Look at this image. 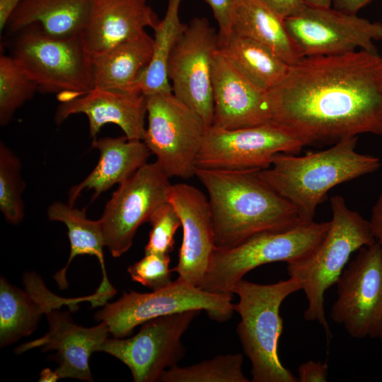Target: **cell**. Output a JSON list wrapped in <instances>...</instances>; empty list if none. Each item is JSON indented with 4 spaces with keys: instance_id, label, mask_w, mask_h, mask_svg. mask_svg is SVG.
I'll return each mask as SVG.
<instances>
[{
    "instance_id": "1",
    "label": "cell",
    "mask_w": 382,
    "mask_h": 382,
    "mask_svg": "<svg viewBox=\"0 0 382 382\" xmlns=\"http://www.w3.org/2000/svg\"><path fill=\"white\" fill-rule=\"evenodd\" d=\"M270 121L306 145L382 135V56L356 50L304 57L267 91Z\"/></svg>"
},
{
    "instance_id": "2",
    "label": "cell",
    "mask_w": 382,
    "mask_h": 382,
    "mask_svg": "<svg viewBox=\"0 0 382 382\" xmlns=\"http://www.w3.org/2000/svg\"><path fill=\"white\" fill-rule=\"evenodd\" d=\"M258 172L197 168L195 176L208 195L216 248H230L255 235L306 221Z\"/></svg>"
},
{
    "instance_id": "3",
    "label": "cell",
    "mask_w": 382,
    "mask_h": 382,
    "mask_svg": "<svg viewBox=\"0 0 382 382\" xmlns=\"http://www.w3.org/2000/svg\"><path fill=\"white\" fill-rule=\"evenodd\" d=\"M357 143V137H349L328 149L301 156L279 153L268 168L258 173L295 207L303 221H311L332 187L381 168L379 158L356 151Z\"/></svg>"
},
{
    "instance_id": "4",
    "label": "cell",
    "mask_w": 382,
    "mask_h": 382,
    "mask_svg": "<svg viewBox=\"0 0 382 382\" xmlns=\"http://www.w3.org/2000/svg\"><path fill=\"white\" fill-rule=\"evenodd\" d=\"M330 202L332 218L324 238L305 256L286 262L289 277L300 284L308 301L304 319L322 326L328 344L332 334L325 313V291L336 284L353 253L376 242L369 221L350 209L342 197H332Z\"/></svg>"
},
{
    "instance_id": "5",
    "label": "cell",
    "mask_w": 382,
    "mask_h": 382,
    "mask_svg": "<svg viewBox=\"0 0 382 382\" xmlns=\"http://www.w3.org/2000/svg\"><path fill=\"white\" fill-rule=\"evenodd\" d=\"M299 290H301L300 284L291 277L268 284L242 279L234 286L233 293L239 298L234 311L241 317L236 332L251 364L253 382H299L278 354L283 331L280 306Z\"/></svg>"
},
{
    "instance_id": "6",
    "label": "cell",
    "mask_w": 382,
    "mask_h": 382,
    "mask_svg": "<svg viewBox=\"0 0 382 382\" xmlns=\"http://www.w3.org/2000/svg\"><path fill=\"white\" fill-rule=\"evenodd\" d=\"M14 35L11 55L38 91L57 93L61 103L93 89L91 55L81 37H54L37 24Z\"/></svg>"
},
{
    "instance_id": "7",
    "label": "cell",
    "mask_w": 382,
    "mask_h": 382,
    "mask_svg": "<svg viewBox=\"0 0 382 382\" xmlns=\"http://www.w3.org/2000/svg\"><path fill=\"white\" fill-rule=\"evenodd\" d=\"M330 221H303L286 230L255 235L230 248H215L198 286L210 292L233 295L234 286L253 269L290 261L312 251L322 241Z\"/></svg>"
},
{
    "instance_id": "8",
    "label": "cell",
    "mask_w": 382,
    "mask_h": 382,
    "mask_svg": "<svg viewBox=\"0 0 382 382\" xmlns=\"http://www.w3.org/2000/svg\"><path fill=\"white\" fill-rule=\"evenodd\" d=\"M232 299L231 294L210 292L176 279L150 293L124 292L117 301L105 303L95 318L105 322L115 337L122 338L147 320L187 311H204L212 320L225 322L235 311Z\"/></svg>"
},
{
    "instance_id": "9",
    "label": "cell",
    "mask_w": 382,
    "mask_h": 382,
    "mask_svg": "<svg viewBox=\"0 0 382 382\" xmlns=\"http://www.w3.org/2000/svg\"><path fill=\"white\" fill-rule=\"evenodd\" d=\"M146 98L148 122L143 141L170 178L187 180L195 176L209 127L172 92Z\"/></svg>"
},
{
    "instance_id": "10",
    "label": "cell",
    "mask_w": 382,
    "mask_h": 382,
    "mask_svg": "<svg viewBox=\"0 0 382 382\" xmlns=\"http://www.w3.org/2000/svg\"><path fill=\"white\" fill-rule=\"evenodd\" d=\"M337 298L330 316L355 339L382 343V249L374 243L360 248L336 282Z\"/></svg>"
},
{
    "instance_id": "11",
    "label": "cell",
    "mask_w": 382,
    "mask_h": 382,
    "mask_svg": "<svg viewBox=\"0 0 382 382\" xmlns=\"http://www.w3.org/2000/svg\"><path fill=\"white\" fill-rule=\"evenodd\" d=\"M170 178L156 161L146 163L119 185L99 219L105 247L113 257L126 253L138 228L169 202Z\"/></svg>"
},
{
    "instance_id": "12",
    "label": "cell",
    "mask_w": 382,
    "mask_h": 382,
    "mask_svg": "<svg viewBox=\"0 0 382 382\" xmlns=\"http://www.w3.org/2000/svg\"><path fill=\"white\" fill-rule=\"evenodd\" d=\"M305 143L273 122L226 129L208 128L197 168L218 170H263L279 153L296 154Z\"/></svg>"
},
{
    "instance_id": "13",
    "label": "cell",
    "mask_w": 382,
    "mask_h": 382,
    "mask_svg": "<svg viewBox=\"0 0 382 382\" xmlns=\"http://www.w3.org/2000/svg\"><path fill=\"white\" fill-rule=\"evenodd\" d=\"M219 50L209 21L195 17L186 25L171 54L168 76L172 93L211 127L214 117L212 73Z\"/></svg>"
},
{
    "instance_id": "14",
    "label": "cell",
    "mask_w": 382,
    "mask_h": 382,
    "mask_svg": "<svg viewBox=\"0 0 382 382\" xmlns=\"http://www.w3.org/2000/svg\"><path fill=\"white\" fill-rule=\"evenodd\" d=\"M200 312L192 310L151 319L131 337L108 339L101 352L123 362L134 381H158L166 370L183 358L181 338Z\"/></svg>"
},
{
    "instance_id": "15",
    "label": "cell",
    "mask_w": 382,
    "mask_h": 382,
    "mask_svg": "<svg viewBox=\"0 0 382 382\" xmlns=\"http://www.w3.org/2000/svg\"><path fill=\"white\" fill-rule=\"evenodd\" d=\"M286 28L303 57L328 56L356 51L377 52L382 23L330 7L308 6L284 19Z\"/></svg>"
},
{
    "instance_id": "16",
    "label": "cell",
    "mask_w": 382,
    "mask_h": 382,
    "mask_svg": "<svg viewBox=\"0 0 382 382\" xmlns=\"http://www.w3.org/2000/svg\"><path fill=\"white\" fill-rule=\"evenodd\" d=\"M169 202L177 212L183 228L176 266L177 279L199 286L216 248L207 197L197 187L184 183L172 184Z\"/></svg>"
},
{
    "instance_id": "17",
    "label": "cell",
    "mask_w": 382,
    "mask_h": 382,
    "mask_svg": "<svg viewBox=\"0 0 382 382\" xmlns=\"http://www.w3.org/2000/svg\"><path fill=\"white\" fill-rule=\"evenodd\" d=\"M52 308L47 316L49 331L43 337L23 343L16 348L21 354L35 347L43 352L56 350L59 366L56 369L60 378H72L93 381L89 358L94 352H101L110 333L108 325L101 323L92 328L75 324L69 313Z\"/></svg>"
},
{
    "instance_id": "18",
    "label": "cell",
    "mask_w": 382,
    "mask_h": 382,
    "mask_svg": "<svg viewBox=\"0 0 382 382\" xmlns=\"http://www.w3.org/2000/svg\"><path fill=\"white\" fill-rule=\"evenodd\" d=\"M212 126L235 129L270 122L267 92L245 76L219 50L213 66Z\"/></svg>"
},
{
    "instance_id": "19",
    "label": "cell",
    "mask_w": 382,
    "mask_h": 382,
    "mask_svg": "<svg viewBox=\"0 0 382 382\" xmlns=\"http://www.w3.org/2000/svg\"><path fill=\"white\" fill-rule=\"evenodd\" d=\"M83 113L88 119L93 139L106 124L117 125L130 140H142L145 133L146 98L141 93L93 88L61 102L54 120L58 125L70 115Z\"/></svg>"
},
{
    "instance_id": "20",
    "label": "cell",
    "mask_w": 382,
    "mask_h": 382,
    "mask_svg": "<svg viewBox=\"0 0 382 382\" xmlns=\"http://www.w3.org/2000/svg\"><path fill=\"white\" fill-rule=\"evenodd\" d=\"M148 0H92L81 38L87 52L100 54L159 22Z\"/></svg>"
},
{
    "instance_id": "21",
    "label": "cell",
    "mask_w": 382,
    "mask_h": 382,
    "mask_svg": "<svg viewBox=\"0 0 382 382\" xmlns=\"http://www.w3.org/2000/svg\"><path fill=\"white\" fill-rule=\"evenodd\" d=\"M26 291L0 279V345H11L30 335L36 328L42 314L60 308L65 300L51 293L37 274L23 279Z\"/></svg>"
},
{
    "instance_id": "22",
    "label": "cell",
    "mask_w": 382,
    "mask_h": 382,
    "mask_svg": "<svg viewBox=\"0 0 382 382\" xmlns=\"http://www.w3.org/2000/svg\"><path fill=\"white\" fill-rule=\"evenodd\" d=\"M91 146L98 150L99 161L92 172L69 192V203L74 202L85 190H93L92 200L115 184H120L147 163L151 151L142 140L126 136L93 139Z\"/></svg>"
},
{
    "instance_id": "23",
    "label": "cell",
    "mask_w": 382,
    "mask_h": 382,
    "mask_svg": "<svg viewBox=\"0 0 382 382\" xmlns=\"http://www.w3.org/2000/svg\"><path fill=\"white\" fill-rule=\"evenodd\" d=\"M92 0H23L10 17L6 30L14 35L37 24L60 38L81 37L87 25Z\"/></svg>"
},
{
    "instance_id": "24",
    "label": "cell",
    "mask_w": 382,
    "mask_h": 382,
    "mask_svg": "<svg viewBox=\"0 0 382 382\" xmlns=\"http://www.w3.org/2000/svg\"><path fill=\"white\" fill-rule=\"evenodd\" d=\"M153 48L154 39L144 30L91 56L93 88L137 92L135 82L149 64Z\"/></svg>"
},
{
    "instance_id": "25",
    "label": "cell",
    "mask_w": 382,
    "mask_h": 382,
    "mask_svg": "<svg viewBox=\"0 0 382 382\" xmlns=\"http://www.w3.org/2000/svg\"><path fill=\"white\" fill-rule=\"evenodd\" d=\"M47 216L50 221L64 223L68 228L70 242V254L66 265L54 275V279L60 289L67 287L66 273L73 260L78 255L96 256L101 266L103 280L96 293L106 301L116 293L115 289L108 279L103 248L105 247L100 222L86 217L85 209L79 210L73 205L60 202L52 203L47 209Z\"/></svg>"
},
{
    "instance_id": "26",
    "label": "cell",
    "mask_w": 382,
    "mask_h": 382,
    "mask_svg": "<svg viewBox=\"0 0 382 382\" xmlns=\"http://www.w3.org/2000/svg\"><path fill=\"white\" fill-rule=\"evenodd\" d=\"M284 19L259 0H238L231 32L255 40L292 65L304 57L289 33Z\"/></svg>"
},
{
    "instance_id": "27",
    "label": "cell",
    "mask_w": 382,
    "mask_h": 382,
    "mask_svg": "<svg viewBox=\"0 0 382 382\" xmlns=\"http://www.w3.org/2000/svg\"><path fill=\"white\" fill-rule=\"evenodd\" d=\"M183 0H168L166 13L153 29L154 48L151 61L134 84V91L145 96L172 92L168 76V62L173 49L185 30L180 18Z\"/></svg>"
},
{
    "instance_id": "28",
    "label": "cell",
    "mask_w": 382,
    "mask_h": 382,
    "mask_svg": "<svg viewBox=\"0 0 382 382\" xmlns=\"http://www.w3.org/2000/svg\"><path fill=\"white\" fill-rule=\"evenodd\" d=\"M219 52L266 92L282 81L289 66L262 45L234 32L219 41Z\"/></svg>"
},
{
    "instance_id": "29",
    "label": "cell",
    "mask_w": 382,
    "mask_h": 382,
    "mask_svg": "<svg viewBox=\"0 0 382 382\" xmlns=\"http://www.w3.org/2000/svg\"><path fill=\"white\" fill-rule=\"evenodd\" d=\"M240 353L218 355L189 366L175 365L166 370L163 382H249L243 371Z\"/></svg>"
},
{
    "instance_id": "30",
    "label": "cell",
    "mask_w": 382,
    "mask_h": 382,
    "mask_svg": "<svg viewBox=\"0 0 382 382\" xmlns=\"http://www.w3.org/2000/svg\"><path fill=\"white\" fill-rule=\"evenodd\" d=\"M38 91L36 83L11 55L0 56V125H7L15 112Z\"/></svg>"
},
{
    "instance_id": "31",
    "label": "cell",
    "mask_w": 382,
    "mask_h": 382,
    "mask_svg": "<svg viewBox=\"0 0 382 382\" xmlns=\"http://www.w3.org/2000/svg\"><path fill=\"white\" fill-rule=\"evenodd\" d=\"M19 158L6 145L0 143V210L6 220L18 224L24 216L21 198L25 183L21 178Z\"/></svg>"
},
{
    "instance_id": "32",
    "label": "cell",
    "mask_w": 382,
    "mask_h": 382,
    "mask_svg": "<svg viewBox=\"0 0 382 382\" xmlns=\"http://www.w3.org/2000/svg\"><path fill=\"white\" fill-rule=\"evenodd\" d=\"M151 226L145 254L169 255L174 248L175 234L181 226L179 216L168 202L161 205L149 221Z\"/></svg>"
},
{
    "instance_id": "33",
    "label": "cell",
    "mask_w": 382,
    "mask_h": 382,
    "mask_svg": "<svg viewBox=\"0 0 382 382\" xmlns=\"http://www.w3.org/2000/svg\"><path fill=\"white\" fill-rule=\"evenodd\" d=\"M169 255L145 254L144 257L127 268L132 279L153 291L169 285L172 269Z\"/></svg>"
},
{
    "instance_id": "34",
    "label": "cell",
    "mask_w": 382,
    "mask_h": 382,
    "mask_svg": "<svg viewBox=\"0 0 382 382\" xmlns=\"http://www.w3.org/2000/svg\"><path fill=\"white\" fill-rule=\"evenodd\" d=\"M210 7L219 27V40L231 33L232 21L238 0H204Z\"/></svg>"
},
{
    "instance_id": "35",
    "label": "cell",
    "mask_w": 382,
    "mask_h": 382,
    "mask_svg": "<svg viewBox=\"0 0 382 382\" xmlns=\"http://www.w3.org/2000/svg\"><path fill=\"white\" fill-rule=\"evenodd\" d=\"M297 374L299 382H326L328 364L320 361L309 360L299 365Z\"/></svg>"
},
{
    "instance_id": "36",
    "label": "cell",
    "mask_w": 382,
    "mask_h": 382,
    "mask_svg": "<svg viewBox=\"0 0 382 382\" xmlns=\"http://www.w3.org/2000/svg\"><path fill=\"white\" fill-rule=\"evenodd\" d=\"M284 18L296 15L307 4L303 0H259Z\"/></svg>"
},
{
    "instance_id": "37",
    "label": "cell",
    "mask_w": 382,
    "mask_h": 382,
    "mask_svg": "<svg viewBox=\"0 0 382 382\" xmlns=\"http://www.w3.org/2000/svg\"><path fill=\"white\" fill-rule=\"evenodd\" d=\"M369 222L376 242L382 249V191L372 208Z\"/></svg>"
},
{
    "instance_id": "38",
    "label": "cell",
    "mask_w": 382,
    "mask_h": 382,
    "mask_svg": "<svg viewBox=\"0 0 382 382\" xmlns=\"http://www.w3.org/2000/svg\"><path fill=\"white\" fill-rule=\"evenodd\" d=\"M372 1L374 0H332L335 9L354 15Z\"/></svg>"
},
{
    "instance_id": "39",
    "label": "cell",
    "mask_w": 382,
    "mask_h": 382,
    "mask_svg": "<svg viewBox=\"0 0 382 382\" xmlns=\"http://www.w3.org/2000/svg\"><path fill=\"white\" fill-rule=\"evenodd\" d=\"M23 0H0V31L2 33L7 23L19 4Z\"/></svg>"
},
{
    "instance_id": "40",
    "label": "cell",
    "mask_w": 382,
    "mask_h": 382,
    "mask_svg": "<svg viewBox=\"0 0 382 382\" xmlns=\"http://www.w3.org/2000/svg\"><path fill=\"white\" fill-rule=\"evenodd\" d=\"M61 379L57 372L52 371L50 369L47 368L43 369L40 373V377L39 381L43 382H54Z\"/></svg>"
},
{
    "instance_id": "41",
    "label": "cell",
    "mask_w": 382,
    "mask_h": 382,
    "mask_svg": "<svg viewBox=\"0 0 382 382\" xmlns=\"http://www.w3.org/2000/svg\"><path fill=\"white\" fill-rule=\"evenodd\" d=\"M308 6L316 7H330L332 0H303Z\"/></svg>"
}]
</instances>
